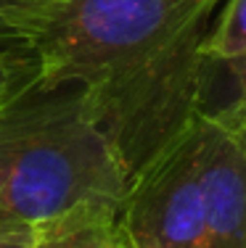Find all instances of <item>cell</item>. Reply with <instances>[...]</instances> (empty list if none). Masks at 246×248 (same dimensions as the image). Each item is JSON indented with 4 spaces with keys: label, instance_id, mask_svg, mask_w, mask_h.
Returning a JSON list of instances; mask_svg holds the SVG:
<instances>
[{
    "label": "cell",
    "instance_id": "6da1fadb",
    "mask_svg": "<svg viewBox=\"0 0 246 248\" xmlns=\"http://www.w3.org/2000/svg\"><path fill=\"white\" fill-rule=\"evenodd\" d=\"M222 0H32L0 14V45L37 85H74L130 177L204 108V43Z\"/></svg>",
    "mask_w": 246,
    "mask_h": 248
},
{
    "label": "cell",
    "instance_id": "7a4b0ae2",
    "mask_svg": "<svg viewBox=\"0 0 246 248\" xmlns=\"http://www.w3.org/2000/svg\"><path fill=\"white\" fill-rule=\"evenodd\" d=\"M127 185L80 87L34 82L0 114V235L32 238L80 211H119Z\"/></svg>",
    "mask_w": 246,
    "mask_h": 248
},
{
    "label": "cell",
    "instance_id": "3957f363",
    "mask_svg": "<svg viewBox=\"0 0 246 248\" xmlns=\"http://www.w3.org/2000/svg\"><path fill=\"white\" fill-rule=\"evenodd\" d=\"M119 219L135 248H207L196 119L130 177Z\"/></svg>",
    "mask_w": 246,
    "mask_h": 248
},
{
    "label": "cell",
    "instance_id": "277c9868",
    "mask_svg": "<svg viewBox=\"0 0 246 248\" xmlns=\"http://www.w3.org/2000/svg\"><path fill=\"white\" fill-rule=\"evenodd\" d=\"M207 248H246V98L196 114Z\"/></svg>",
    "mask_w": 246,
    "mask_h": 248
},
{
    "label": "cell",
    "instance_id": "5b68a950",
    "mask_svg": "<svg viewBox=\"0 0 246 248\" xmlns=\"http://www.w3.org/2000/svg\"><path fill=\"white\" fill-rule=\"evenodd\" d=\"M29 248H135L122 227L119 211H80L32 235Z\"/></svg>",
    "mask_w": 246,
    "mask_h": 248
},
{
    "label": "cell",
    "instance_id": "8992f818",
    "mask_svg": "<svg viewBox=\"0 0 246 248\" xmlns=\"http://www.w3.org/2000/svg\"><path fill=\"white\" fill-rule=\"evenodd\" d=\"M209 63H222L233 72L246 98V0H222L220 14L204 43Z\"/></svg>",
    "mask_w": 246,
    "mask_h": 248
},
{
    "label": "cell",
    "instance_id": "52a82bcc",
    "mask_svg": "<svg viewBox=\"0 0 246 248\" xmlns=\"http://www.w3.org/2000/svg\"><path fill=\"white\" fill-rule=\"evenodd\" d=\"M37 82L34 63L16 45H0V114Z\"/></svg>",
    "mask_w": 246,
    "mask_h": 248
},
{
    "label": "cell",
    "instance_id": "ba28073f",
    "mask_svg": "<svg viewBox=\"0 0 246 248\" xmlns=\"http://www.w3.org/2000/svg\"><path fill=\"white\" fill-rule=\"evenodd\" d=\"M32 238L24 235H0V248H29Z\"/></svg>",
    "mask_w": 246,
    "mask_h": 248
},
{
    "label": "cell",
    "instance_id": "9c48e42d",
    "mask_svg": "<svg viewBox=\"0 0 246 248\" xmlns=\"http://www.w3.org/2000/svg\"><path fill=\"white\" fill-rule=\"evenodd\" d=\"M24 3H32V0H0V14L16 8V5H24Z\"/></svg>",
    "mask_w": 246,
    "mask_h": 248
}]
</instances>
